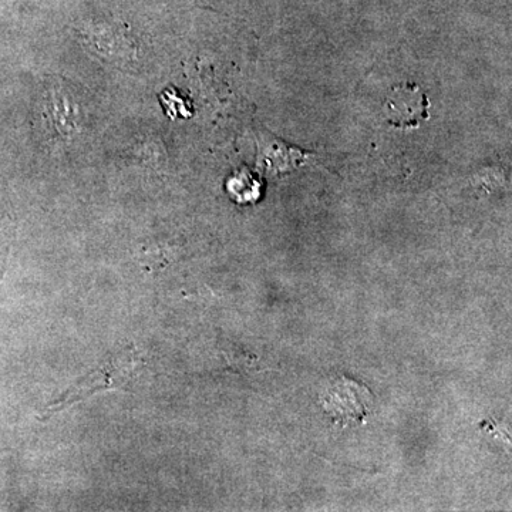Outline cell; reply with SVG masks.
Returning <instances> with one entry per match:
<instances>
[{"label":"cell","instance_id":"cell-1","mask_svg":"<svg viewBox=\"0 0 512 512\" xmlns=\"http://www.w3.org/2000/svg\"><path fill=\"white\" fill-rule=\"evenodd\" d=\"M143 366V359L137 355L136 350L121 352L119 355L111 357L109 362L104 363L79 383L74 384L72 389L67 390L57 402L50 404L47 412L62 410L64 407L87 399L97 392H109V390H126L127 392L131 384L136 383V377Z\"/></svg>","mask_w":512,"mask_h":512},{"label":"cell","instance_id":"cell-2","mask_svg":"<svg viewBox=\"0 0 512 512\" xmlns=\"http://www.w3.org/2000/svg\"><path fill=\"white\" fill-rule=\"evenodd\" d=\"M372 399L365 384L342 377L330 384L323 397V409L339 421H362L370 412Z\"/></svg>","mask_w":512,"mask_h":512},{"label":"cell","instance_id":"cell-3","mask_svg":"<svg viewBox=\"0 0 512 512\" xmlns=\"http://www.w3.org/2000/svg\"><path fill=\"white\" fill-rule=\"evenodd\" d=\"M429 100L414 84L394 87L386 100L387 119L394 127H417L429 117Z\"/></svg>","mask_w":512,"mask_h":512},{"label":"cell","instance_id":"cell-4","mask_svg":"<svg viewBox=\"0 0 512 512\" xmlns=\"http://www.w3.org/2000/svg\"><path fill=\"white\" fill-rule=\"evenodd\" d=\"M261 144V164L265 165L266 168H271V170H293V168L305 164V161H308L309 158L315 157L313 154L299 150V148L289 146L279 138L272 137L271 134H265Z\"/></svg>","mask_w":512,"mask_h":512},{"label":"cell","instance_id":"cell-5","mask_svg":"<svg viewBox=\"0 0 512 512\" xmlns=\"http://www.w3.org/2000/svg\"><path fill=\"white\" fill-rule=\"evenodd\" d=\"M259 188H261V183H258L254 175L248 173V171L238 173L229 183V191L232 192L235 198H238V201L242 202L258 198Z\"/></svg>","mask_w":512,"mask_h":512}]
</instances>
